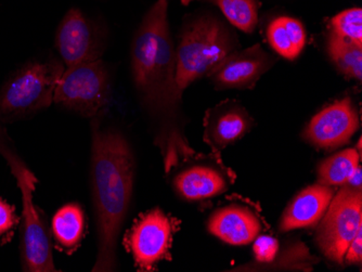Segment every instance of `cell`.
<instances>
[{
  "label": "cell",
  "mask_w": 362,
  "mask_h": 272,
  "mask_svg": "<svg viewBox=\"0 0 362 272\" xmlns=\"http://www.w3.org/2000/svg\"><path fill=\"white\" fill-rule=\"evenodd\" d=\"M132 74L140 101L153 121L154 143L166 172L195 155L180 121L182 91L176 81V50L170 36L168 0L146 12L132 45Z\"/></svg>",
  "instance_id": "1"
},
{
  "label": "cell",
  "mask_w": 362,
  "mask_h": 272,
  "mask_svg": "<svg viewBox=\"0 0 362 272\" xmlns=\"http://www.w3.org/2000/svg\"><path fill=\"white\" fill-rule=\"evenodd\" d=\"M135 156L127 138L114 128L91 124L90 188L97 231L93 271L117 269V241L129 211Z\"/></svg>",
  "instance_id": "2"
},
{
  "label": "cell",
  "mask_w": 362,
  "mask_h": 272,
  "mask_svg": "<svg viewBox=\"0 0 362 272\" xmlns=\"http://www.w3.org/2000/svg\"><path fill=\"white\" fill-rule=\"evenodd\" d=\"M238 49L235 36L213 17L193 21L181 35L176 50V81L184 93L197 79L207 76L219 63Z\"/></svg>",
  "instance_id": "3"
},
{
  "label": "cell",
  "mask_w": 362,
  "mask_h": 272,
  "mask_svg": "<svg viewBox=\"0 0 362 272\" xmlns=\"http://www.w3.org/2000/svg\"><path fill=\"white\" fill-rule=\"evenodd\" d=\"M64 70L63 63L52 59L32 61L12 73L0 88V119L13 123L50 107Z\"/></svg>",
  "instance_id": "4"
},
{
  "label": "cell",
  "mask_w": 362,
  "mask_h": 272,
  "mask_svg": "<svg viewBox=\"0 0 362 272\" xmlns=\"http://www.w3.org/2000/svg\"><path fill=\"white\" fill-rule=\"evenodd\" d=\"M110 95L109 72L100 59L65 68L54 102L81 117L95 119L109 105Z\"/></svg>",
  "instance_id": "5"
},
{
  "label": "cell",
  "mask_w": 362,
  "mask_h": 272,
  "mask_svg": "<svg viewBox=\"0 0 362 272\" xmlns=\"http://www.w3.org/2000/svg\"><path fill=\"white\" fill-rule=\"evenodd\" d=\"M321 219L315 237L317 245L327 259L341 264L362 227V190L341 186Z\"/></svg>",
  "instance_id": "6"
},
{
  "label": "cell",
  "mask_w": 362,
  "mask_h": 272,
  "mask_svg": "<svg viewBox=\"0 0 362 272\" xmlns=\"http://www.w3.org/2000/svg\"><path fill=\"white\" fill-rule=\"evenodd\" d=\"M21 191L22 213L20 216V261L26 272L57 271L52 242L44 212L33 202L36 189L26 182H16Z\"/></svg>",
  "instance_id": "7"
},
{
  "label": "cell",
  "mask_w": 362,
  "mask_h": 272,
  "mask_svg": "<svg viewBox=\"0 0 362 272\" xmlns=\"http://www.w3.org/2000/svg\"><path fill=\"white\" fill-rule=\"evenodd\" d=\"M174 223L160 208L138 219L126 237V245L138 268L149 270L165 259L172 243Z\"/></svg>",
  "instance_id": "8"
},
{
  "label": "cell",
  "mask_w": 362,
  "mask_h": 272,
  "mask_svg": "<svg viewBox=\"0 0 362 272\" xmlns=\"http://www.w3.org/2000/svg\"><path fill=\"white\" fill-rule=\"evenodd\" d=\"M56 47L65 68L100 60L105 50L103 36L79 9L65 14L57 30Z\"/></svg>",
  "instance_id": "9"
},
{
  "label": "cell",
  "mask_w": 362,
  "mask_h": 272,
  "mask_svg": "<svg viewBox=\"0 0 362 272\" xmlns=\"http://www.w3.org/2000/svg\"><path fill=\"white\" fill-rule=\"evenodd\" d=\"M358 127L357 110L346 97L317 113L305 128L303 138L318 149H335L346 145Z\"/></svg>",
  "instance_id": "10"
},
{
  "label": "cell",
  "mask_w": 362,
  "mask_h": 272,
  "mask_svg": "<svg viewBox=\"0 0 362 272\" xmlns=\"http://www.w3.org/2000/svg\"><path fill=\"white\" fill-rule=\"evenodd\" d=\"M259 44L228 54L207 76L219 89L252 88L274 64Z\"/></svg>",
  "instance_id": "11"
},
{
  "label": "cell",
  "mask_w": 362,
  "mask_h": 272,
  "mask_svg": "<svg viewBox=\"0 0 362 272\" xmlns=\"http://www.w3.org/2000/svg\"><path fill=\"white\" fill-rule=\"evenodd\" d=\"M207 230L230 245H247L262 232V223L249 208L229 205L215 211L207 221Z\"/></svg>",
  "instance_id": "12"
},
{
  "label": "cell",
  "mask_w": 362,
  "mask_h": 272,
  "mask_svg": "<svg viewBox=\"0 0 362 272\" xmlns=\"http://www.w3.org/2000/svg\"><path fill=\"white\" fill-rule=\"evenodd\" d=\"M334 196L331 187L317 182L293 199L282 214L279 229L282 232L316 226Z\"/></svg>",
  "instance_id": "13"
},
{
  "label": "cell",
  "mask_w": 362,
  "mask_h": 272,
  "mask_svg": "<svg viewBox=\"0 0 362 272\" xmlns=\"http://www.w3.org/2000/svg\"><path fill=\"white\" fill-rule=\"evenodd\" d=\"M252 126L253 119L244 107L237 103H223L207 114L205 141L213 149H223L249 133Z\"/></svg>",
  "instance_id": "14"
},
{
  "label": "cell",
  "mask_w": 362,
  "mask_h": 272,
  "mask_svg": "<svg viewBox=\"0 0 362 272\" xmlns=\"http://www.w3.org/2000/svg\"><path fill=\"white\" fill-rule=\"evenodd\" d=\"M176 194L186 201H200L223 194L228 182L223 175L209 166H193L175 177Z\"/></svg>",
  "instance_id": "15"
},
{
  "label": "cell",
  "mask_w": 362,
  "mask_h": 272,
  "mask_svg": "<svg viewBox=\"0 0 362 272\" xmlns=\"http://www.w3.org/2000/svg\"><path fill=\"white\" fill-rule=\"evenodd\" d=\"M267 38L276 54L288 60H295L306 45V28L295 18L278 17L268 25Z\"/></svg>",
  "instance_id": "16"
},
{
  "label": "cell",
  "mask_w": 362,
  "mask_h": 272,
  "mask_svg": "<svg viewBox=\"0 0 362 272\" xmlns=\"http://www.w3.org/2000/svg\"><path fill=\"white\" fill-rule=\"evenodd\" d=\"M86 219L81 205L69 203L59 208L52 221V235L62 251L72 254L84 237Z\"/></svg>",
  "instance_id": "17"
},
{
  "label": "cell",
  "mask_w": 362,
  "mask_h": 272,
  "mask_svg": "<svg viewBox=\"0 0 362 272\" xmlns=\"http://www.w3.org/2000/svg\"><path fill=\"white\" fill-rule=\"evenodd\" d=\"M327 52L339 72L349 78L361 81L362 46L330 32Z\"/></svg>",
  "instance_id": "18"
},
{
  "label": "cell",
  "mask_w": 362,
  "mask_h": 272,
  "mask_svg": "<svg viewBox=\"0 0 362 272\" xmlns=\"http://www.w3.org/2000/svg\"><path fill=\"white\" fill-rule=\"evenodd\" d=\"M359 153L356 149H346L321 162L317 170L318 184L327 187L346 184L359 166Z\"/></svg>",
  "instance_id": "19"
},
{
  "label": "cell",
  "mask_w": 362,
  "mask_h": 272,
  "mask_svg": "<svg viewBox=\"0 0 362 272\" xmlns=\"http://www.w3.org/2000/svg\"><path fill=\"white\" fill-rule=\"evenodd\" d=\"M195 0H181L186 4ZM216 6L226 19L244 33L251 34L258 23V5L256 0H200Z\"/></svg>",
  "instance_id": "20"
},
{
  "label": "cell",
  "mask_w": 362,
  "mask_h": 272,
  "mask_svg": "<svg viewBox=\"0 0 362 272\" xmlns=\"http://www.w3.org/2000/svg\"><path fill=\"white\" fill-rule=\"evenodd\" d=\"M4 124L5 123L0 119V155L5 158V161L9 166L10 172L13 175L16 182H28L33 188H36V184L38 182L37 178L34 172L28 168L25 162L23 161V158L16 150V145L8 135Z\"/></svg>",
  "instance_id": "21"
},
{
  "label": "cell",
  "mask_w": 362,
  "mask_h": 272,
  "mask_svg": "<svg viewBox=\"0 0 362 272\" xmlns=\"http://www.w3.org/2000/svg\"><path fill=\"white\" fill-rule=\"evenodd\" d=\"M315 263H316V259L309 254L308 249L303 243H294L279 257L276 256L274 261L268 264V265L256 268V270H304V271H311Z\"/></svg>",
  "instance_id": "22"
},
{
  "label": "cell",
  "mask_w": 362,
  "mask_h": 272,
  "mask_svg": "<svg viewBox=\"0 0 362 272\" xmlns=\"http://www.w3.org/2000/svg\"><path fill=\"white\" fill-rule=\"evenodd\" d=\"M331 33L362 46L361 8H349L339 12L330 21Z\"/></svg>",
  "instance_id": "23"
},
{
  "label": "cell",
  "mask_w": 362,
  "mask_h": 272,
  "mask_svg": "<svg viewBox=\"0 0 362 272\" xmlns=\"http://www.w3.org/2000/svg\"><path fill=\"white\" fill-rule=\"evenodd\" d=\"M253 249L257 266H244L240 269H256L274 261L279 254V242L269 235H258L254 241Z\"/></svg>",
  "instance_id": "24"
},
{
  "label": "cell",
  "mask_w": 362,
  "mask_h": 272,
  "mask_svg": "<svg viewBox=\"0 0 362 272\" xmlns=\"http://www.w3.org/2000/svg\"><path fill=\"white\" fill-rule=\"evenodd\" d=\"M19 225L20 217L16 215V207L0 198V247L11 241Z\"/></svg>",
  "instance_id": "25"
},
{
  "label": "cell",
  "mask_w": 362,
  "mask_h": 272,
  "mask_svg": "<svg viewBox=\"0 0 362 272\" xmlns=\"http://www.w3.org/2000/svg\"><path fill=\"white\" fill-rule=\"evenodd\" d=\"M344 261L349 265H361L362 263V227L358 230L351 244L344 255Z\"/></svg>",
  "instance_id": "26"
},
{
  "label": "cell",
  "mask_w": 362,
  "mask_h": 272,
  "mask_svg": "<svg viewBox=\"0 0 362 272\" xmlns=\"http://www.w3.org/2000/svg\"><path fill=\"white\" fill-rule=\"evenodd\" d=\"M361 177V166L359 165L356 168L355 172H353L349 179L347 180L346 184H343V186L355 189V190H362Z\"/></svg>",
  "instance_id": "27"
}]
</instances>
